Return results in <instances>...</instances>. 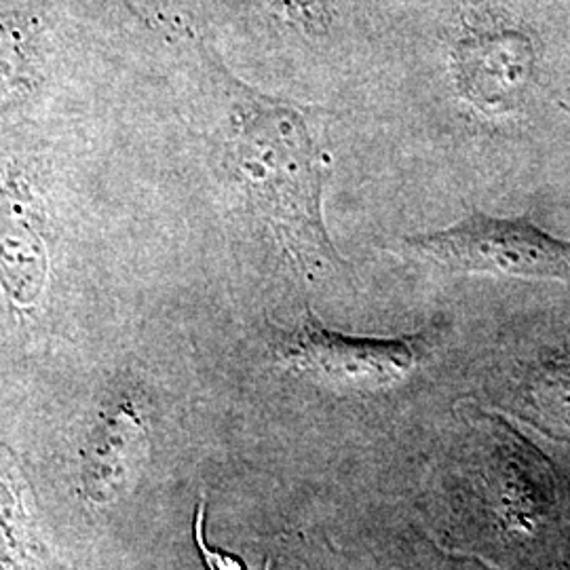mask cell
I'll return each mask as SVG.
<instances>
[{"label": "cell", "mask_w": 570, "mask_h": 570, "mask_svg": "<svg viewBox=\"0 0 570 570\" xmlns=\"http://www.w3.org/2000/svg\"><path fill=\"white\" fill-rule=\"evenodd\" d=\"M428 336L370 338L346 336L322 326L315 315L285 332L279 355L287 366L336 391L372 393L395 387L421 364L428 353Z\"/></svg>", "instance_id": "obj_3"}, {"label": "cell", "mask_w": 570, "mask_h": 570, "mask_svg": "<svg viewBox=\"0 0 570 570\" xmlns=\"http://www.w3.org/2000/svg\"><path fill=\"white\" fill-rule=\"evenodd\" d=\"M235 161L249 199L308 277L346 266L324 220V150L305 110L263 96L239 104Z\"/></svg>", "instance_id": "obj_1"}, {"label": "cell", "mask_w": 570, "mask_h": 570, "mask_svg": "<svg viewBox=\"0 0 570 570\" xmlns=\"http://www.w3.org/2000/svg\"><path fill=\"white\" fill-rule=\"evenodd\" d=\"M532 397L543 412L570 423V355L558 357L537 372Z\"/></svg>", "instance_id": "obj_8"}, {"label": "cell", "mask_w": 570, "mask_h": 570, "mask_svg": "<svg viewBox=\"0 0 570 570\" xmlns=\"http://www.w3.org/2000/svg\"><path fill=\"white\" fill-rule=\"evenodd\" d=\"M389 249L452 275L570 282V242L553 237L529 218L473 212L446 228L402 237Z\"/></svg>", "instance_id": "obj_2"}, {"label": "cell", "mask_w": 570, "mask_h": 570, "mask_svg": "<svg viewBox=\"0 0 570 570\" xmlns=\"http://www.w3.org/2000/svg\"><path fill=\"white\" fill-rule=\"evenodd\" d=\"M195 546L199 550V556L205 562L207 570H247L244 562L235 556H228L225 551L212 550L205 541V501L202 499L197 511H195ZM265 570H271V564H266Z\"/></svg>", "instance_id": "obj_9"}, {"label": "cell", "mask_w": 570, "mask_h": 570, "mask_svg": "<svg viewBox=\"0 0 570 570\" xmlns=\"http://www.w3.org/2000/svg\"><path fill=\"white\" fill-rule=\"evenodd\" d=\"M148 438L136 410L119 407L91 431L81 452V484L94 505H112L138 480Z\"/></svg>", "instance_id": "obj_5"}, {"label": "cell", "mask_w": 570, "mask_h": 570, "mask_svg": "<svg viewBox=\"0 0 570 570\" xmlns=\"http://www.w3.org/2000/svg\"><path fill=\"white\" fill-rule=\"evenodd\" d=\"M534 42L520 28H480L452 47L456 89L487 117H503L522 106L534 81Z\"/></svg>", "instance_id": "obj_4"}, {"label": "cell", "mask_w": 570, "mask_h": 570, "mask_svg": "<svg viewBox=\"0 0 570 570\" xmlns=\"http://www.w3.org/2000/svg\"><path fill=\"white\" fill-rule=\"evenodd\" d=\"M37 569L39 551L20 484L11 471L0 468V570Z\"/></svg>", "instance_id": "obj_7"}, {"label": "cell", "mask_w": 570, "mask_h": 570, "mask_svg": "<svg viewBox=\"0 0 570 570\" xmlns=\"http://www.w3.org/2000/svg\"><path fill=\"white\" fill-rule=\"evenodd\" d=\"M294 2L301 4L305 13H315V11H320V7L324 4V0H294Z\"/></svg>", "instance_id": "obj_10"}, {"label": "cell", "mask_w": 570, "mask_h": 570, "mask_svg": "<svg viewBox=\"0 0 570 570\" xmlns=\"http://www.w3.org/2000/svg\"><path fill=\"white\" fill-rule=\"evenodd\" d=\"M21 197L0 199V279L18 303H30L45 277L41 239Z\"/></svg>", "instance_id": "obj_6"}]
</instances>
